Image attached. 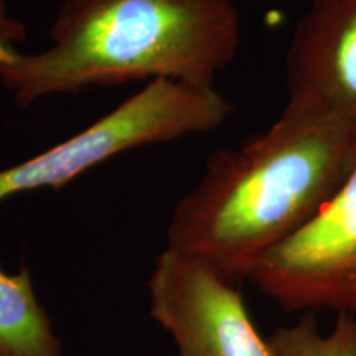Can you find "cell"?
<instances>
[{"label":"cell","mask_w":356,"mask_h":356,"mask_svg":"<svg viewBox=\"0 0 356 356\" xmlns=\"http://www.w3.org/2000/svg\"><path fill=\"white\" fill-rule=\"evenodd\" d=\"M356 163V121L287 99L273 126L211 152L173 208L167 249L241 282L330 202Z\"/></svg>","instance_id":"1"},{"label":"cell","mask_w":356,"mask_h":356,"mask_svg":"<svg viewBox=\"0 0 356 356\" xmlns=\"http://www.w3.org/2000/svg\"><path fill=\"white\" fill-rule=\"evenodd\" d=\"M50 38L30 55L0 38V81L22 109L144 79L215 88L238 55L241 19L231 0H61Z\"/></svg>","instance_id":"2"},{"label":"cell","mask_w":356,"mask_h":356,"mask_svg":"<svg viewBox=\"0 0 356 356\" xmlns=\"http://www.w3.org/2000/svg\"><path fill=\"white\" fill-rule=\"evenodd\" d=\"M231 114L233 104L215 88L173 79L149 81L76 136L0 170V203L15 195L61 188L129 150L211 132Z\"/></svg>","instance_id":"3"},{"label":"cell","mask_w":356,"mask_h":356,"mask_svg":"<svg viewBox=\"0 0 356 356\" xmlns=\"http://www.w3.org/2000/svg\"><path fill=\"white\" fill-rule=\"evenodd\" d=\"M246 279L286 312L356 315V163L330 202Z\"/></svg>","instance_id":"4"},{"label":"cell","mask_w":356,"mask_h":356,"mask_svg":"<svg viewBox=\"0 0 356 356\" xmlns=\"http://www.w3.org/2000/svg\"><path fill=\"white\" fill-rule=\"evenodd\" d=\"M239 284L165 248L149 279L150 315L172 335L177 356H277L257 332Z\"/></svg>","instance_id":"5"},{"label":"cell","mask_w":356,"mask_h":356,"mask_svg":"<svg viewBox=\"0 0 356 356\" xmlns=\"http://www.w3.org/2000/svg\"><path fill=\"white\" fill-rule=\"evenodd\" d=\"M289 99L356 121V0H310L286 55Z\"/></svg>","instance_id":"6"},{"label":"cell","mask_w":356,"mask_h":356,"mask_svg":"<svg viewBox=\"0 0 356 356\" xmlns=\"http://www.w3.org/2000/svg\"><path fill=\"white\" fill-rule=\"evenodd\" d=\"M0 356H63L26 266L15 274L0 267Z\"/></svg>","instance_id":"7"},{"label":"cell","mask_w":356,"mask_h":356,"mask_svg":"<svg viewBox=\"0 0 356 356\" xmlns=\"http://www.w3.org/2000/svg\"><path fill=\"white\" fill-rule=\"evenodd\" d=\"M269 341L277 356H356V315L338 314L330 335H322L317 317L305 312L296 325L277 328Z\"/></svg>","instance_id":"8"},{"label":"cell","mask_w":356,"mask_h":356,"mask_svg":"<svg viewBox=\"0 0 356 356\" xmlns=\"http://www.w3.org/2000/svg\"><path fill=\"white\" fill-rule=\"evenodd\" d=\"M0 38L13 44L25 42L26 38V26L8 13L6 0H0Z\"/></svg>","instance_id":"9"}]
</instances>
